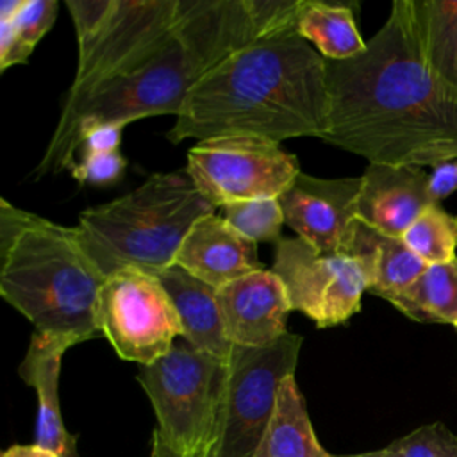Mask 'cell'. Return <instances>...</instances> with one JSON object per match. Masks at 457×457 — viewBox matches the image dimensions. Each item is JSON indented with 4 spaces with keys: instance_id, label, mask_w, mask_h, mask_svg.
I'll use <instances>...</instances> for the list:
<instances>
[{
    "instance_id": "4dcf8cb0",
    "label": "cell",
    "mask_w": 457,
    "mask_h": 457,
    "mask_svg": "<svg viewBox=\"0 0 457 457\" xmlns=\"http://www.w3.org/2000/svg\"><path fill=\"white\" fill-rule=\"evenodd\" d=\"M30 50H27L18 37L14 36L9 23L0 21V70L5 71L14 64H25L30 57Z\"/></svg>"
},
{
    "instance_id": "52a82bcc",
    "label": "cell",
    "mask_w": 457,
    "mask_h": 457,
    "mask_svg": "<svg viewBox=\"0 0 457 457\" xmlns=\"http://www.w3.org/2000/svg\"><path fill=\"white\" fill-rule=\"evenodd\" d=\"M302 343V336L287 332L271 346H232L211 457H253L275 412L278 387L295 375Z\"/></svg>"
},
{
    "instance_id": "5bb4252c",
    "label": "cell",
    "mask_w": 457,
    "mask_h": 457,
    "mask_svg": "<svg viewBox=\"0 0 457 457\" xmlns=\"http://www.w3.org/2000/svg\"><path fill=\"white\" fill-rule=\"evenodd\" d=\"M432 204L428 173L418 166L370 162L361 175L357 220L384 236L402 237Z\"/></svg>"
},
{
    "instance_id": "4fadbf2b",
    "label": "cell",
    "mask_w": 457,
    "mask_h": 457,
    "mask_svg": "<svg viewBox=\"0 0 457 457\" xmlns=\"http://www.w3.org/2000/svg\"><path fill=\"white\" fill-rule=\"evenodd\" d=\"M227 339L236 346L264 348L287 334L291 312L286 287L271 270H259L216 289Z\"/></svg>"
},
{
    "instance_id": "f546056e",
    "label": "cell",
    "mask_w": 457,
    "mask_h": 457,
    "mask_svg": "<svg viewBox=\"0 0 457 457\" xmlns=\"http://www.w3.org/2000/svg\"><path fill=\"white\" fill-rule=\"evenodd\" d=\"M457 191V161H446L428 173V193L434 204Z\"/></svg>"
},
{
    "instance_id": "ffe728a7",
    "label": "cell",
    "mask_w": 457,
    "mask_h": 457,
    "mask_svg": "<svg viewBox=\"0 0 457 457\" xmlns=\"http://www.w3.org/2000/svg\"><path fill=\"white\" fill-rule=\"evenodd\" d=\"M296 32L327 61H345L366 50L352 5L343 2L305 0Z\"/></svg>"
},
{
    "instance_id": "cb8c5ba5",
    "label": "cell",
    "mask_w": 457,
    "mask_h": 457,
    "mask_svg": "<svg viewBox=\"0 0 457 457\" xmlns=\"http://www.w3.org/2000/svg\"><path fill=\"white\" fill-rule=\"evenodd\" d=\"M223 218L252 243H278L286 223L278 198L232 202L223 205Z\"/></svg>"
},
{
    "instance_id": "d590c367",
    "label": "cell",
    "mask_w": 457,
    "mask_h": 457,
    "mask_svg": "<svg viewBox=\"0 0 457 457\" xmlns=\"http://www.w3.org/2000/svg\"><path fill=\"white\" fill-rule=\"evenodd\" d=\"M150 457H154V455H150Z\"/></svg>"
},
{
    "instance_id": "4316f807",
    "label": "cell",
    "mask_w": 457,
    "mask_h": 457,
    "mask_svg": "<svg viewBox=\"0 0 457 457\" xmlns=\"http://www.w3.org/2000/svg\"><path fill=\"white\" fill-rule=\"evenodd\" d=\"M57 11V0H23L16 16L5 23H9L18 41L32 52L41 37L52 29Z\"/></svg>"
},
{
    "instance_id": "2e32d148",
    "label": "cell",
    "mask_w": 457,
    "mask_h": 457,
    "mask_svg": "<svg viewBox=\"0 0 457 457\" xmlns=\"http://www.w3.org/2000/svg\"><path fill=\"white\" fill-rule=\"evenodd\" d=\"M73 345L66 337L34 330L25 359L20 364V377L37 395L36 445L52 450L59 457H77L75 436L66 430L59 403L61 361Z\"/></svg>"
},
{
    "instance_id": "8fae6325",
    "label": "cell",
    "mask_w": 457,
    "mask_h": 457,
    "mask_svg": "<svg viewBox=\"0 0 457 457\" xmlns=\"http://www.w3.org/2000/svg\"><path fill=\"white\" fill-rule=\"evenodd\" d=\"M271 271L280 277L291 311H300L318 328L341 325L357 314L371 284L362 259L320 253L300 237H282L275 245Z\"/></svg>"
},
{
    "instance_id": "5b68a950",
    "label": "cell",
    "mask_w": 457,
    "mask_h": 457,
    "mask_svg": "<svg viewBox=\"0 0 457 457\" xmlns=\"http://www.w3.org/2000/svg\"><path fill=\"white\" fill-rule=\"evenodd\" d=\"M214 209L186 171L155 173L134 191L82 211L77 232L104 277L129 266L155 273L173 266L193 223Z\"/></svg>"
},
{
    "instance_id": "9a60e30c",
    "label": "cell",
    "mask_w": 457,
    "mask_h": 457,
    "mask_svg": "<svg viewBox=\"0 0 457 457\" xmlns=\"http://www.w3.org/2000/svg\"><path fill=\"white\" fill-rule=\"evenodd\" d=\"M173 264L216 289L264 270L257 259V245L243 237L216 212L193 223Z\"/></svg>"
},
{
    "instance_id": "836d02e7",
    "label": "cell",
    "mask_w": 457,
    "mask_h": 457,
    "mask_svg": "<svg viewBox=\"0 0 457 457\" xmlns=\"http://www.w3.org/2000/svg\"><path fill=\"white\" fill-rule=\"evenodd\" d=\"M330 457H395L387 446L380 450H371V452H362V453H350V455H330Z\"/></svg>"
},
{
    "instance_id": "8992f818",
    "label": "cell",
    "mask_w": 457,
    "mask_h": 457,
    "mask_svg": "<svg viewBox=\"0 0 457 457\" xmlns=\"http://www.w3.org/2000/svg\"><path fill=\"white\" fill-rule=\"evenodd\" d=\"M227 375L228 362L189 345H175L164 357L139 366L137 380L157 420L155 452L168 457H211Z\"/></svg>"
},
{
    "instance_id": "8d00e7d4",
    "label": "cell",
    "mask_w": 457,
    "mask_h": 457,
    "mask_svg": "<svg viewBox=\"0 0 457 457\" xmlns=\"http://www.w3.org/2000/svg\"><path fill=\"white\" fill-rule=\"evenodd\" d=\"M455 330H457V327H455Z\"/></svg>"
},
{
    "instance_id": "277c9868",
    "label": "cell",
    "mask_w": 457,
    "mask_h": 457,
    "mask_svg": "<svg viewBox=\"0 0 457 457\" xmlns=\"http://www.w3.org/2000/svg\"><path fill=\"white\" fill-rule=\"evenodd\" d=\"M105 277L64 227L0 200V295L36 332L75 345L98 337L96 307Z\"/></svg>"
},
{
    "instance_id": "ac0fdd59",
    "label": "cell",
    "mask_w": 457,
    "mask_h": 457,
    "mask_svg": "<svg viewBox=\"0 0 457 457\" xmlns=\"http://www.w3.org/2000/svg\"><path fill=\"white\" fill-rule=\"evenodd\" d=\"M341 253L364 261L371 277L368 291L384 300L409 287L428 268L402 237L384 236L359 220Z\"/></svg>"
},
{
    "instance_id": "f1b7e54d",
    "label": "cell",
    "mask_w": 457,
    "mask_h": 457,
    "mask_svg": "<svg viewBox=\"0 0 457 457\" xmlns=\"http://www.w3.org/2000/svg\"><path fill=\"white\" fill-rule=\"evenodd\" d=\"M125 125L120 123H102L93 129H89L84 137L80 146L84 152L89 154H109V152H120V143H121V130Z\"/></svg>"
},
{
    "instance_id": "d6a6232c",
    "label": "cell",
    "mask_w": 457,
    "mask_h": 457,
    "mask_svg": "<svg viewBox=\"0 0 457 457\" xmlns=\"http://www.w3.org/2000/svg\"><path fill=\"white\" fill-rule=\"evenodd\" d=\"M21 5H23V0H4L0 4V21L12 20Z\"/></svg>"
},
{
    "instance_id": "1f68e13d",
    "label": "cell",
    "mask_w": 457,
    "mask_h": 457,
    "mask_svg": "<svg viewBox=\"0 0 457 457\" xmlns=\"http://www.w3.org/2000/svg\"><path fill=\"white\" fill-rule=\"evenodd\" d=\"M2 457H59V455L34 443V445H12L2 453Z\"/></svg>"
},
{
    "instance_id": "e575fe53",
    "label": "cell",
    "mask_w": 457,
    "mask_h": 457,
    "mask_svg": "<svg viewBox=\"0 0 457 457\" xmlns=\"http://www.w3.org/2000/svg\"><path fill=\"white\" fill-rule=\"evenodd\" d=\"M152 455H154V457H168V455H162V453H159V452H155V450H152Z\"/></svg>"
},
{
    "instance_id": "7402d4cb",
    "label": "cell",
    "mask_w": 457,
    "mask_h": 457,
    "mask_svg": "<svg viewBox=\"0 0 457 457\" xmlns=\"http://www.w3.org/2000/svg\"><path fill=\"white\" fill-rule=\"evenodd\" d=\"M423 48L430 64L457 82V0H414Z\"/></svg>"
},
{
    "instance_id": "3957f363",
    "label": "cell",
    "mask_w": 457,
    "mask_h": 457,
    "mask_svg": "<svg viewBox=\"0 0 457 457\" xmlns=\"http://www.w3.org/2000/svg\"><path fill=\"white\" fill-rule=\"evenodd\" d=\"M257 41L245 0H182L168 41L137 70L64 104L36 177L70 170L84 134L102 123L179 114L191 89L236 50Z\"/></svg>"
},
{
    "instance_id": "6da1fadb",
    "label": "cell",
    "mask_w": 457,
    "mask_h": 457,
    "mask_svg": "<svg viewBox=\"0 0 457 457\" xmlns=\"http://www.w3.org/2000/svg\"><path fill=\"white\" fill-rule=\"evenodd\" d=\"M328 125L323 141L391 166L457 161V82L427 59L414 0L345 61H327Z\"/></svg>"
},
{
    "instance_id": "d4e9b609",
    "label": "cell",
    "mask_w": 457,
    "mask_h": 457,
    "mask_svg": "<svg viewBox=\"0 0 457 457\" xmlns=\"http://www.w3.org/2000/svg\"><path fill=\"white\" fill-rule=\"evenodd\" d=\"M387 450L395 457H457V436L436 421L391 441Z\"/></svg>"
},
{
    "instance_id": "d6986e66",
    "label": "cell",
    "mask_w": 457,
    "mask_h": 457,
    "mask_svg": "<svg viewBox=\"0 0 457 457\" xmlns=\"http://www.w3.org/2000/svg\"><path fill=\"white\" fill-rule=\"evenodd\" d=\"M318 441L305 398L293 377H287L277 395L275 412L253 457H330Z\"/></svg>"
},
{
    "instance_id": "44dd1931",
    "label": "cell",
    "mask_w": 457,
    "mask_h": 457,
    "mask_svg": "<svg viewBox=\"0 0 457 457\" xmlns=\"http://www.w3.org/2000/svg\"><path fill=\"white\" fill-rule=\"evenodd\" d=\"M387 302L414 321L457 327V257L428 264L409 287Z\"/></svg>"
},
{
    "instance_id": "7a4b0ae2",
    "label": "cell",
    "mask_w": 457,
    "mask_h": 457,
    "mask_svg": "<svg viewBox=\"0 0 457 457\" xmlns=\"http://www.w3.org/2000/svg\"><path fill=\"white\" fill-rule=\"evenodd\" d=\"M171 143L218 136L271 141L314 136L328 125L327 59L298 32L257 39L214 66L187 95Z\"/></svg>"
},
{
    "instance_id": "83f0119b",
    "label": "cell",
    "mask_w": 457,
    "mask_h": 457,
    "mask_svg": "<svg viewBox=\"0 0 457 457\" xmlns=\"http://www.w3.org/2000/svg\"><path fill=\"white\" fill-rule=\"evenodd\" d=\"M125 159L120 152L89 154L84 152L82 159L75 162L70 171L80 184L111 186L118 182L125 171Z\"/></svg>"
},
{
    "instance_id": "603a6c76",
    "label": "cell",
    "mask_w": 457,
    "mask_h": 457,
    "mask_svg": "<svg viewBox=\"0 0 457 457\" xmlns=\"http://www.w3.org/2000/svg\"><path fill=\"white\" fill-rule=\"evenodd\" d=\"M402 239L427 264L448 262L455 259L457 216L432 204L412 221Z\"/></svg>"
},
{
    "instance_id": "e0dca14e",
    "label": "cell",
    "mask_w": 457,
    "mask_h": 457,
    "mask_svg": "<svg viewBox=\"0 0 457 457\" xmlns=\"http://www.w3.org/2000/svg\"><path fill=\"white\" fill-rule=\"evenodd\" d=\"M168 291L182 325V337L195 350L228 362L232 343L227 339L216 300V287L179 266L154 273Z\"/></svg>"
},
{
    "instance_id": "30bf717a",
    "label": "cell",
    "mask_w": 457,
    "mask_h": 457,
    "mask_svg": "<svg viewBox=\"0 0 457 457\" xmlns=\"http://www.w3.org/2000/svg\"><path fill=\"white\" fill-rule=\"evenodd\" d=\"M98 332L120 359L146 366L164 357L182 336L179 314L161 280L139 268L105 277L96 307Z\"/></svg>"
},
{
    "instance_id": "484cf974",
    "label": "cell",
    "mask_w": 457,
    "mask_h": 457,
    "mask_svg": "<svg viewBox=\"0 0 457 457\" xmlns=\"http://www.w3.org/2000/svg\"><path fill=\"white\" fill-rule=\"evenodd\" d=\"M257 39L296 32L298 16L305 0H245Z\"/></svg>"
},
{
    "instance_id": "ba28073f",
    "label": "cell",
    "mask_w": 457,
    "mask_h": 457,
    "mask_svg": "<svg viewBox=\"0 0 457 457\" xmlns=\"http://www.w3.org/2000/svg\"><path fill=\"white\" fill-rule=\"evenodd\" d=\"M180 14L182 0H112L98 29L79 41L77 73L64 104L143 66L168 41Z\"/></svg>"
},
{
    "instance_id": "9c48e42d",
    "label": "cell",
    "mask_w": 457,
    "mask_h": 457,
    "mask_svg": "<svg viewBox=\"0 0 457 457\" xmlns=\"http://www.w3.org/2000/svg\"><path fill=\"white\" fill-rule=\"evenodd\" d=\"M186 173L214 207L278 198L300 173L298 159L280 143L257 136H218L187 152Z\"/></svg>"
},
{
    "instance_id": "7c38bea8",
    "label": "cell",
    "mask_w": 457,
    "mask_h": 457,
    "mask_svg": "<svg viewBox=\"0 0 457 457\" xmlns=\"http://www.w3.org/2000/svg\"><path fill=\"white\" fill-rule=\"evenodd\" d=\"M361 177L320 179L303 171L278 196L286 225L320 253H341L357 223Z\"/></svg>"
}]
</instances>
